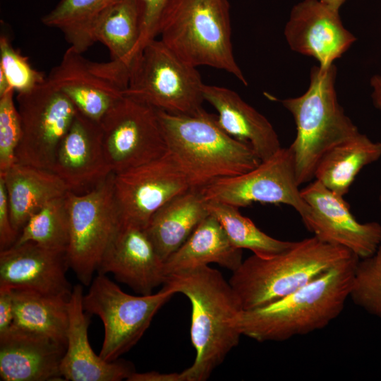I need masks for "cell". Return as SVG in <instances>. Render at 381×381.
I'll return each mask as SVG.
<instances>
[{"mask_svg": "<svg viewBox=\"0 0 381 381\" xmlns=\"http://www.w3.org/2000/svg\"><path fill=\"white\" fill-rule=\"evenodd\" d=\"M164 286L185 295L191 303L193 364L181 372L185 381L207 380L239 342L235 319L241 300L221 272L204 265L166 277Z\"/></svg>", "mask_w": 381, "mask_h": 381, "instance_id": "1", "label": "cell"}, {"mask_svg": "<svg viewBox=\"0 0 381 381\" xmlns=\"http://www.w3.org/2000/svg\"><path fill=\"white\" fill-rule=\"evenodd\" d=\"M359 259L353 255L345 260L267 306L241 310L235 319L236 328L260 342L283 341L325 328L343 311Z\"/></svg>", "mask_w": 381, "mask_h": 381, "instance_id": "2", "label": "cell"}, {"mask_svg": "<svg viewBox=\"0 0 381 381\" xmlns=\"http://www.w3.org/2000/svg\"><path fill=\"white\" fill-rule=\"evenodd\" d=\"M157 112L168 150L186 172L192 188L244 174L262 162L249 145L220 127L216 115L205 109L193 115Z\"/></svg>", "mask_w": 381, "mask_h": 381, "instance_id": "3", "label": "cell"}, {"mask_svg": "<svg viewBox=\"0 0 381 381\" xmlns=\"http://www.w3.org/2000/svg\"><path fill=\"white\" fill-rule=\"evenodd\" d=\"M353 255L313 236L294 241L289 248L271 257L253 254L232 272L229 282L243 309L252 310L296 291Z\"/></svg>", "mask_w": 381, "mask_h": 381, "instance_id": "4", "label": "cell"}, {"mask_svg": "<svg viewBox=\"0 0 381 381\" xmlns=\"http://www.w3.org/2000/svg\"><path fill=\"white\" fill-rule=\"evenodd\" d=\"M336 75L334 64L327 68L313 66L307 90L299 97L279 100L296 124V138L289 147L299 186L314 179L325 153L359 133L338 101Z\"/></svg>", "mask_w": 381, "mask_h": 381, "instance_id": "5", "label": "cell"}, {"mask_svg": "<svg viewBox=\"0 0 381 381\" xmlns=\"http://www.w3.org/2000/svg\"><path fill=\"white\" fill-rule=\"evenodd\" d=\"M159 35L186 63L225 71L248 85L234 56L228 0H176L163 18Z\"/></svg>", "mask_w": 381, "mask_h": 381, "instance_id": "6", "label": "cell"}, {"mask_svg": "<svg viewBox=\"0 0 381 381\" xmlns=\"http://www.w3.org/2000/svg\"><path fill=\"white\" fill-rule=\"evenodd\" d=\"M204 85L197 67L154 39L131 61L125 96L157 110L193 115L204 109Z\"/></svg>", "mask_w": 381, "mask_h": 381, "instance_id": "7", "label": "cell"}, {"mask_svg": "<svg viewBox=\"0 0 381 381\" xmlns=\"http://www.w3.org/2000/svg\"><path fill=\"white\" fill-rule=\"evenodd\" d=\"M89 286L83 306L103 323L104 336L99 355L108 362L119 359L140 340L157 312L175 294L163 286L155 294L131 295L102 274Z\"/></svg>", "mask_w": 381, "mask_h": 381, "instance_id": "8", "label": "cell"}, {"mask_svg": "<svg viewBox=\"0 0 381 381\" xmlns=\"http://www.w3.org/2000/svg\"><path fill=\"white\" fill-rule=\"evenodd\" d=\"M114 172L92 190L66 195L69 221L66 250L69 268L89 286L102 259L121 228L114 199Z\"/></svg>", "mask_w": 381, "mask_h": 381, "instance_id": "9", "label": "cell"}, {"mask_svg": "<svg viewBox=\"0 0 381 381\" xmlns=\"http://www.w3.org/2000/svg\"><path fill=\"white\" fill-rule=\"evenodd\" d=\"M22 135L16 162L52 171L58 147L78 110L47 80L33 90L18 93Z\"/></svg>", "mask_w": 381, "mask_h": 381, "instance_id": "10", "label": "cell"}, {"mask_svg": "<svg viewBox=\"0 0 381 381\" xmlns=\"http://www.w3.org/2000/svg\"><path fill=\"white\" fill-rule=\"evenodd\" d=\"M294 154L282 147L255 168L242 174L217 179L199 188L206 201L238 208L253 203L284 204L303 216L310 208L298 188Z\"/></svg>", "mask_w": 381, "mask_h": 381, "instance_id": "11", "label": "cell"}, {"mask_svg": "<svg viewBox=\"0 0 381 381\" xmlns=\"http://www.w3.org/2000/svg\"><path fill=\"white\" fill-rule=\"evenodd\" d=\"M108 162L114 173L148 163L168 151L157 109L127 96L100 121Z\"/></svg>", "mask_w": 381, "mask_h": 381, "instance_id": "12", "label": "cell"}, {"mask_svg": "<svg viewBox=\"0 0 381 381\" xmlns=\"http://www.w3.org/2000/svg\"><path fill=\"white\" fill-rule=\"evenodd\" d=\"M47 80L64 94L80 113L100 123L107 111L125 95L129 66L112 59L107 62L92 61L70 47Z\"/></svg>", "mask_w": 381, "mask_h": 381, "instance_id": "13", "label": "cell"}, {"mask_svg": "<svg viewBox=\"0 0 381 381\" xmlns=\"http://www.w3.org/2000/svg\"><path fill=\"white\" fill-rule=\"evenodd\" d=\"M113 188L121 226L145 229L156 211L192 187L186 172L168 150L148 163L114 173Z\"/></svg>", "mask_w": 381, "mask_h": 381, "instance_id": "14", "label": "cell"}, {"mask_svg": "<svg viewBox=\"0 0 381 381\" xmlns=\"http://www.w3.org/2000/svg\"><path fill=\"white\" fill-rule=\"evenodd\" d=\"M310 208L301 216L306 228L320 241L345 248L360 259L372 255L381 240V224L359 222L349 204L318 180L301 190Z\"/></svg>", "mask_w": 381, "mask_h": 381, "instance_id": "15", "label": "cell"}, {"mask_svg": "<svg viewBox=\"0 0 381 381\" xmlns=\"http://www.w3.org/2000/svg\"><path fill=\"white\" fill-rule=\"evenodd\" d=\"M284 35L290 48L327 68L356 40L346 29L338 11L320 0H303L292 8Z\"/></svg>", "mask_w": 381, "mask_h": 381, "instance_id": "16", "label": "cell"}, {"mask_svg": "<svg viewBox=\"0 0 381 381\" xmlns=\"http://www.w3.org/2000/svg\"><path fill=\"white\" fill-rule=\"evenodd\" d=\"M52 171L76 194L89 192L113 173L104 152L100 123L78 111L62 139Z\"/></svg>", "mask_w": 381, "mask_h": 381, "instance_id": "17", "label": "cell"}, {"mask_svg": "<svg viewBox=\"0 0 381 381\" xmlns=\"http://www.w3.org/2000/svg\"><path fill=\"white\" fill-rule=\"evenodd\" d=\"M68 268L66 251L32 241L15 244L0 250V287L70 296Z\"/></svg>", "mask_w": 381, "mask_h": 381, "instance_id": "18", "label": "cell"}, {"mask_svg": "<svg viewBox=\"0 0 381 381\" xmlns=\"http://www.w3.org/2000/svg\"><path fill=\"white\" fill-rule=\"evenodd\" d=\"M97 274H112L140 295L152 294L164 284V261L144 229L121 226L107 248Z\"/></svg>", "mask_w": 381, "mask_h": 381, "instance_id": "19", "label": "cell"}, {"mask_svg": "<svg viewBox=\"0 0 381 381\" xmlns=\"http://www.w3.org/2000/svg\"><path fill=\"white\" fill-rule=\"evenodd\" d=\"M83 289L73 287L68 300L66 348L60 366L64 380L71 381H121L135 372L133 364L123 360L105 361L95 353L88 339L90 314L83 306Z\"/></svg>", "mask_w": 381, "mask_h": 381, "instance_id": "20", "label": "cell"}, {"mask_svg": "<svg viewBox=\"0 0 381 381\" xmlns=\"http://www.w3.org/2000/svg\"><path fill=\"white\" fill-rule=\"evenodd\" d=\"M66 345L13 325L0 335V377L4 381L64 380L60 366Z\"/></svg>", "mask_w": 381, "mask_h": 381, "instance_id": "21", "label": "cell"}, {"mask_svg": "<svg viewBox=\"0 0 381 381\" xmlns=\"http://www.w3.org/2000/svg\"><path fill=\"white\" fill-rule=\"evenodd\" d=\"M203 97L217 111L220 127L231 137L249 145L261 161L269 159L282 148L271 123L237 92L205 84Z\"/></svg>", "mask_w": 381, "mask_h": 381, "instance_id": "22", "label": "cell"}, {"mask_svg": "<svg viewBox=\"0 0 381 381\" xmlns=\"http://www.w3.org/2000/svg\"><path fill=\"white\" fill-rule=\"evenodd\" d=\"M209 214L207 202L200 190L190 188L156 211L145 231L164 262Z\"/></svg>", "mask_w": 381, "mask_h": 381, "instance_id": "23", "label": "cell"}, {"mask_svg": "<svg viewBox=\"0 0 381 381\" xmlns=\"http://www.w3.org/2000/svg\"><path fill=\"white\" fill-rule=\"evenodd\" d=\"M0 177L4 180L12 225L19 234L35 213L68 191L53 171L17 162Z\"/></svg>", "mask_w": 381, "mask_h": 381, "instance_id": "24", "label": "cell"}, {"mask_svg": "<svg viewBox=\"0 0 381 381\" xmlns=\"http://www.w3.org/2000/svg\"><path fill=\"white\" fill-rule=\"evenodd\" d=\"M241 249L229 239L220 223L206 217L186 242L164 262L165 276L216 263L235 271L243 262Z\"/></svg>", "mask_w": 381, "mask_h": 381, "instance_id": "25", "label": "cell"}, {"mask_svg": "<svg viewBox=\"0 0 381 381\" xmlns=\"http://www.w3.org/2000/svg\"><path fill=\"white\" fill-rule=\"evenodd\" d=\"M380 157L381 143L359 132L324 155L316 167L314 179L344 197L361 170Z\"/></svg>", "mask_w": 381, "mask_h": 381, "instance_id": "26", "label": "cell"}, {"mask_svg": "<svg viewBox=\"0 0 381 381\" xmlns=\"http://www.w3.org/2000/svg\"><path fill=\"white\" fill-rule=\"evenodd\" d=\"M13 325L66 345L70 296L13 289Z\"/></svg>", "mask_w": 381, "mask_h": 381, "instance_id": "27", "label": "cell"}, {"mask_svg": "<svg viewBox=\"0 0 381 381\" xmlns=\"http://www.w3.org/2000/svg\"><path fill=\"white\" fill-rule=\"evenodd\" d=\"M140 32L136 0H116L97 20L93 38L106 46L111 59L129 66L136 54Z\"/></svg>", "mask_w": 381, "mask_h": 381, "instance_id": "28", "label": "cell"}, {"mask_svg": "<svg viewBox=\"0 0 381 381\" xmlns=\"http://www.w3.org/2000/svg\"><path fill=\"white\" fill-rule=\"evenodd\" d=\"M115 1L60 0L42 18V23L60 30L70 47L83 53L95 43L93 28L97 20Z\"/></svg>", "mask_w": 381, "mask_h": 381, "instance_id": "29", "label": "cell"}, {"mask_svg": "<svg viewBox=\"0 0 381 381\" xmlns=\"http://www.w3.org/2000/svg\"><path fill=\"white\" fill-rule=\"evenodd\" d=\"M209 214L222 226L231 243L237 248L248 249L253 255L268 258L289 248L294 241L274 238L260 230L239 208L229 204L206 201Z\"/></svg>", "mask_w": 381, "mask_h": 381, "instance_id": "30", "label": "cell"}, {"mask_svg": "<svg viewBox=\"0 0 381 381\" xmlns=\"http://www.w3.org/2000/svg\"><path fill=\"white\" fill-rule=\"evenodd\" d=\"M28 241L53 250H67L69 221L66 195L51 200L28 219L15 244Z\"/></svg>", "mask_w": 381, "mask_h": 381, "instance_id": "31", "label": "cell"}, {"mask_svg": "<svg viewBox=\"0 0 381 381\" xmlns=\"http://www.w3.org/2000/svg\"><path fill=\"white\" fill-rule=\"evenodd\" d=\"M349 298L356 306L381 320V240L372 255L358 260Z\"/></svg>", "mask_w": 381, "mask_h": 381, "instance_id": "32", "label": "cell"}, {"mask_svg": "<svg viewBox=\"0 0 381 381\" xmlns=\"http://www.w3.org/2000/svg\"><path fill=\"white\" fill-rule=\"evenodd\" d=\"M0 71L18 93L29 92L47 80L44 73L32 68L4 34L0 36Z\"/></svg>", "mask_w": 381, "mask_h": 381, "instance_id": "33", "label": "cell"}, {"mask_svg": "<svg viewBox=\"0 0 381 381\" xmlns=\"http://www.w3.org/2000/svg\"><path fill=\"white\" fill-rule=\"evenodd\" d=\"M14 92L11 88L0 95V176H4L16 162V150L22 135Z\"/></svg>", "mask_w": 381, "mask_h": 381, "instance_id": "34", "label": "cell"}, {"mask_svg": "<svg viewBox=\"0 0 381 381\" xmlns=\"http://www.w3.org/2000/svg\"><path fill=\"white\" fill-rule=\"evenodd\" d=\"M136 1L140 17L141 32L135 56L146 44L159 35L162 20L176 0H136Z\"/></svg>", "mask_w": 381, "mask_h": 381, "instance_id": "35", "label": "cell"}, {"mask_svg": "<svg viewBox=\"0 0 381 381\" xmlns=\"http://www.w3.org/2000/svg\"><path fill=\"white\" fill-rule=\"evenodd\" d=\"M18 236L11 223L4 180L0 177V250L13 246Z\"/></svg>", "mask_w": 381, "mask_h": 381, "instance_id": "36", "label": "cell"}, {"mask_svg": "<svg viewBox=\"0 0 381 381\" xmlns=\"http://www.w3.org/2000/svg\"><path fill=\"white\" fill-rule=\"evenodd\" d=\"M14 320V302L13 289L0 287V335L7 332Z\"/></svg>", "mask_w": 381, "mask_h": 381, "instance_id": "37", "label": "cell"}, {"mask_svg": "<svg viewBox=\"0 0 381 381\" xmlns=\"http://www.w3.org/2000/svg\"><path fill=\"white\" fill-rule=\"evenodd\" d=\"M128 381H185L181 373H159L150 371L145 373L134 372Z\"/></svg>", "mask_w": 381, "mask_h": 381, "instance_id": "38", "label": "cell"}, {"mask_svg": "<svg viewBox=\"0 0 381 381\" xmlns=\"http://www.w3.org/2000/svg\"><path fill=\"white\" fill-rule=\"evenodd\" d=\"M370 83L373 89L371 94L373 104L375 108L381 110V75H373Z\"/></svg>", "mask_w": 381, "mask_h": 381, "instance_id": "39", "label": "cell"}, {"mask_svg": "<svg viewBox=\"0 0 381 381\" xmlns=\"http://www.w3.org/2000/svg\"><path fill=\"white\" fill-rule=\"evenodd\" d=\"M11 88L5 74L0 71V95H2Z\"/></svg>", "mask_w": 381, "mask_h": 381, "instance_id": "40", "label": "cell"}, {"mask_svg": "<svg viewBox=\"0 0 381 381\" xmlns=\"http://www.w3.org/2000/svg\"><path fill=\"white\" fill-rule=\"evenodd\" d=\"M321 2L328 6L335 11H339L341 6L346 0H320Z\"/></svg>", "mask_w": 381, "mask_h": 381, "instance_id": "41", "label": "cell"}, {"mask_svg": "<svg viewBox=\"0 0 381 381\" xmlns=\"http://www.w3.org/2000/svg\"><path fill=\"white\" fill-rule=\"evenodd\" d=\"M379 201L381 204V189H380V193H379Z\"/></svg>", "mask_w": 381, "mask_h": 381, "instance_id": "42", "label": "cell"}]
</instances>
